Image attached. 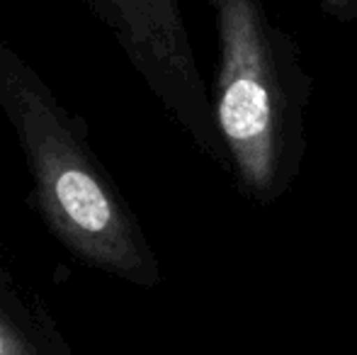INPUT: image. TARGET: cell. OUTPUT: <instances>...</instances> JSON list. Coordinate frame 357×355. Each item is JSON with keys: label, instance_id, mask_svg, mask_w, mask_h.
<instances>
[{"label": "cell", "instance_id": "cell-1", "mask_svg": "<svg viewBox=\"0 0 357 355\" xmlns=\"http://www.w3.org/2000/svg\"><path fill=\"white\" fill-rule=\"evenodd\" d=\"M219 61L212 114L238 190L258 207L287 197L306 156L314 78L265 0H209Z\"/></svg>", "mask_w": 357, "mask_h": 355}, {"label": "cell", "instance_id": "cell-2", "mask_svg": "<svg viewBox=\"0 0 357 355\" xmlns=\"http://www.w3.org/2000/svg\"><path fill=\"white\" fill-rule=\"evenodd\" d=\"M3 98L52 232L88 263L153 285L158 280L153 256L56 105L27 78H10Z\"/></svg>", "mask_w": 357, "mask_h": 355}, {"label": "cell", "instance_id": "cell-3", "mask_svg": "<svg viewBox=\"0 0 357 355\" xmlns=\"http://www.w3.org/2000/svg\"><path fill=\"white\" fill-rule=\"evenodd\" d=\"M155 93L195 142L229 171L178 0H98Z\"/></svg>", "mask_w": 357, "mask_h": 355}, {"label": "cell", "instance_id": "cell-4", "mask_svg": "<svg viewBox=\"0 0 357 355\" xmlns=\"http://www.w3.org/2000/svg\"><path fill=\"white\" fill-rule=\"evenodd\" d=\"M0 355H37L27 338L0 314Z\"/></svg>", "mask_w": 357, "mask_h": 355}]
</instances>
